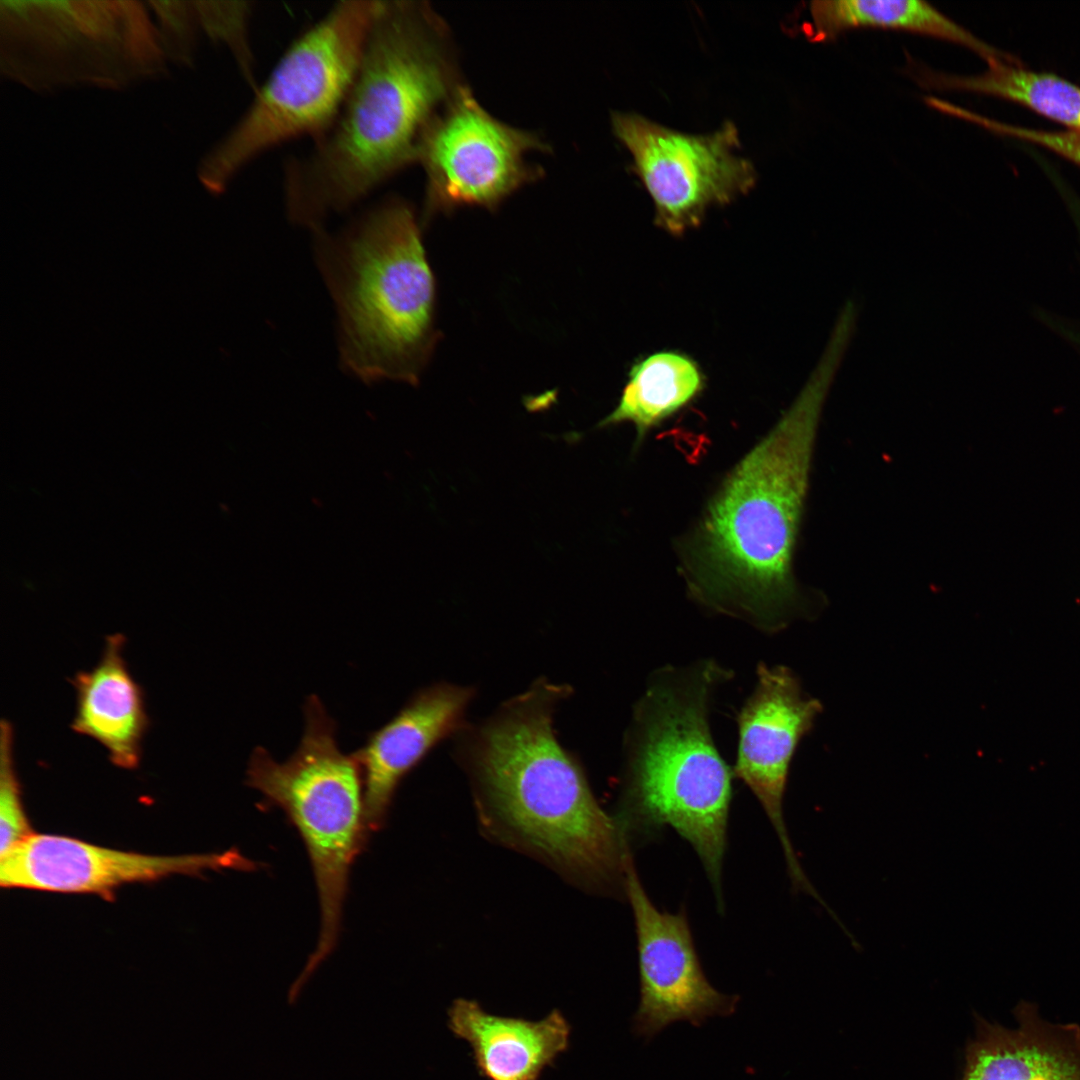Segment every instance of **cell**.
I'll return each mask as SVG.
<instances>
[{"mask_svg":"<svg viewBox=\"0 0 1080 1080\" xmlns=\"http://www.w3.org/2000/svg\"><path fill=\"white\" fill-rule=\"evenodd\" d=\"M473 689L441 682L419 690L353 752L364 778L370 832L386 822L403 779L444 738L464 727Z\"/></svg>","mask_w":1080,"mask_h":1080,"instance_id":"obj_14","label":"cell"},{"mask_svg":"<svg viewBox=\"0 0 1080 1080\" xmlns=\"http://www.w3.org/2000/svg\"><path fill=\"white\" fill-rule=\"evenodd\" d=\"M444 25L424 2L380 1L360 65L330 127L287 160V216L316 231L416 161L419 140L461 85Z\"/></svg>","mask_w":1080,"mask_h":1080,"instance_id":"obj_2","label":"cell"},{"mask_svg":"<svg viewBox=\"0 0 1080 1080\" xmlns=\"http://www.w3.org/2000/svg\"><path fill=\"white\" fill-rule=\"evenodd\" d=\"M536 150L549 147L536 134L494 118L460 85L418 143L415 162L426 175L421 224L461 206L495 209L540 176L539 168L526 161Z\"/></svg>","mask_w":1080,"mask_h":1080,"instance_id":"obj_9","label":"cell"},{"mask_svg":"<svg viewBox=\"0 0 1080 1080\" xmlns=\"http://www.w3.org/2000/svg\"><path fill=\"white\" fill-rule=\"evenodd\" d=\"M226 869L252 871L257 863L237 849L159 856L102 847L68 836L33 833L0 856L3 888L111 895L129 883Z\"/></svg>","mask_w":1080,"mask_h":1080,"instance_id":"obj_12","label":"cell"},{"mask_svg":"<svg viewBox=\"0 0 1080 1080\" xmlns=\"http://www.w3.org/2000/svg\"><path fill=\"white\" fill-rule=\"evenodd\" d=\"M910 64L911 77L926 89L958 90L1002 98L1023 105L1049 120L1080 131V86L1052 73L1005 61L988 65L977 75L959 76Z\"/></svg>","mask_w":1080,"mask_h":1080,"instance_id":"obj_19","label":"cell"},{"mask_svg":"<svg viewBox=\"0 0 1080 1080\" xmlns=\"http://www.w3.org/2000/svg\"><path fill=\"white\" fill-rule=\"evenodd\" d=\"M141 1H0V71L40 94L127 89L168 73Z\"/></svg>","mask_w":1080,"mask_h":1080,"instance_id":"obj_7","label":"cell"},{"mask_svg":"<svg viewBox=\"0 0 1080 1080\" xmlns=\"http://www.w3.org/2000/svg\"><path fill=\"white\" fill-rule=\"evenodd\" d=\"M304 718L302 738L290 757L278 762L256 747L245 781L260 792L263 806L282 810L298 831L316 882L320 932L291 986L296 994L338 943L350 872L370 832L363 772L353 753L341 751L337 723L316 695L306 699Z\"/></svg>","mask_w":1080,"mask_h":1080,"instance_id":"obj_6","label":"cell"},{"mask_svg":"<svg viewBox=\"0 0 1080 1080\" xmlns=\"http://www.w3.org/2000/svg\"><path fill=\"white\" fill-rule=\"evenodd\" d=\"M1069 207H1070V210L1072 212V215H1073L1075 224L1077 226L1078 232L1080 234V202L1077 201L1076 199H1070L1069 200Z\"/></svg>","mask_w":1080,"mask_h":1080,"instance_id":"obj_25","label":"cell"},{"mask_svg":"<svg viewBox=\"0 0 1080 1080\" xmlns=\"http://www.w3.org/2000/svg\"><path fill=\"white\" fill-rule=\"evenodd\" d=\"M843 358L824 349L790 407L725 474L676 542L691 600L777 633L802 616L793 572L817 428Z\"/></svg>","mask_w":1080,"mask_h":1080,"instance_id":"obj_1","label":"cell"},{"mask_svg":"<svg viewBox=\"0 0 1080 1080\" xmlns=\"http://www.w3.org/2000/svg\"><path fill=\"white\" fill-rule=\"evenodd\" d=\"M1015 1027L980 1019L965 1053L962 1080H1080V1026L1052 1023L1021 1001Z\"/></svg>","mask_w":1080,"mask_h":1080,"instance_id":"obj_15","label":"cell"},{"mask_svg":"<svg viewBox=\"0 0 1080 1080\" xmlns=\"http://www.w3.org/2000/svg\"><path fill=\"white\" fill-rule=\"evenodd\" d=\"M732 671L714 659L652 672L632 707L623 741L622 829L673 827L701 859L722 906L733 770L710 728L718 688Z\"/></svg>","mask_w":1080,"mask_h":1080,"instance_id":"obj_4","label":"cell"},{"mask_svg":"<svg viewBox=\"0 0 1080 1080\" xmlns=\"http://www.w3.org/2000/svg\"><path fill=\"white\" fill-rule=\"evenodd\" d=\"M380 0L335 3L279 58L246 111L201 158L197 177L223 193L256 158L287 141L324 133L356 76Z\"/></svg>","mask_w":1080,"mask_h":1080,"instance_id":"obj_8","label":"cell"},{"mask_svg":"<svg viewBox=\"0 0 1080 1080\" xmlns=\"http://www.w3.org/2000/svg\"><path fill=\"white\" fill-rule=\"evenodd\" d=\"M757 681L737 715L738 749L733 774L756 796L781 843L795 890L821 899L806 877L788 835L783 800L794 753L822 712L787 666L759 663Z\"/></svg>","mask_w":1080,"mask_h":1080,"instance_id":"obj_11","label":"cell"},{"mask_svg":"<svg viewBox=\"0 0 1080 1080\" xmlns=\"http://www.w3.org/2000/svg\"><path fill=\"white\" fill-rule=\"evenodd\" d=\"M125 642L121 633L107 636L98 663L73 677L76 710L71 728L102 745L112 764L131 770L141 761L149 719L143 690L123 656Z\"/></svg>","mask_w":1080,"mask_h":1080,"instance_id":"obj_17","label":"cell"},{"mask_svg":"<svg viewBox=\"0 0 1080 1080\" xmlns=\"http://www.w3.org/2000/svg\"><path fill=\"white\" fill-rule=\"evenodd\" d=\"M967 120L994 133L1039 145L1080 167V131H1050L999 122L970 112Z\"/></svg>","mask_w":1080,"mask_h":1080,"instance_id":"obj_24","label":"cell"},{"mask_svg":"<svg viewBox=\"0 0 1080 1080\" xmlns=\"http://www.w3.org/2000/svg\"><path fill=\"white\" fill-rule=\"evenodd\" d=\"M202 33L228 49L244 79L255 90V58L250 26L253 8L248 1L194 0Z\"/></svg>","mask_w":1080,"mask_h":1080,"instance_id":"obj_21","label":"cell"},{"mask_svg":"<svg viewBox=\"0 0 1080 1080\" xmlns=\"http://www.w3.org/2000/svg\"><path fill=\"white\" fill-rule=\"evenodd\" d=\"M313 233L336 306L343 366L365 383L416 385L440 333L435 278L414 209L388 196L335 234Z\"/></svg>","mask_w":1080,"mask_h":1080,"instance_id":"obj_5","label":"cell"},{"mask_svg":"<svg viewBox=\"0 0 1080 1080\" xmlns=\"http://www.w3.org/2000/svg\"><path fill=\"white\" fill-rule=\"evenodd\" d=\"M624 891L631 904L638 943L640 1001L634 1031L651 1037L677 1021L699 1026L711 1016L734 1013L738 996L715 989L706 978L686 913L658 910L647 896L630 851Z\"/></svg>","mask_w":1080,"mask_h":1080,"instance_id":"obj_13","label":"cell"},{"mask_svg":"<svg viewBox=\"0 0 1080 1080\" xmlns=\"http://www.w3.org/2000/svg\"><path fill=\"white\" fill-rule=\"evenodd\" d=\"M161 50L167 61L192 68L202 33L194 0H150Z\"/></svg>","mask_w":1080,"mask_h":1080,"instance_id":"obj_22","label":"cell"},{"mask_svg":"<svg viewBox=\"0 0 1080 1080\" xmlns=\"http://www.w3.org/2000/svg\"><path fill=\"white\" fill-rule=\"evenodd\" d=\"M808 35L827 41L858 28L898 30L961 45L988 65L1018 59L981 40L931 4L918 0H826L809 4Z\"/></svg>","mask_w":1080,"mask_h":1080,"instance_id":"obj_18","label":"cell"},{"mask_svg":"<svg viewBox=\"0 0 1080 1080\" xmlns=\"http://www.w3.org/2000/svg\"><path fill=\"white\" fill-rule=\"evenodd\" d=\"M448 1028L472 1049L480 1076L488 1080H539L569 1047L571 1026L557 1010L531 1021L486 1012L459 998L448 1009Z\"/></svg>","mask_w":1080,"mask_h":1080,"instance_id":"obj_16","label":"cell"},{"mask_svg":"<svg viewBox=\"0 0 1080 1080\" xmlns=\"http://www.w3.org/2000/svg\"><path fill=\"white\" fill-rule=\"evenodd\" d=\"M615 136L633 159L655 207V223L673 235L699 225L710 205L749 192L757 175L734 153L739 135L732 122L704 135L675 131L636 113L614 112Z\"/></svg>","mask_w":1080,"mask_h":1080,"instance_id":"obj_10","label":"cell"},{"mask_svg":"<svg viewBox=\"0 0 1080 1080\" xmlns=\"http://www.w3.org/2000/svg\"><path fill=\"white\" fill-rule=\"evenodd\" d=\"M703 387L693 359L674 351L654 353L631 367L618 404L596 428L631 423L639 446L650 430L688 405Z\"/></svg>","mask_w":1080,"mask_h":1080,"instance_id":"obj_20","label":"cell"},{"mask_svg":"<svg viewBox=\"0 0 1080 1080\" xmlns=\"http://www.w3.org/2000/svg\"><path fill=\"white\" fill-rule=\"evenodd\" d=\"M14 761V732L5 719L0 725V856L31 836Z\"/></svg>","mask_w":1080,"mask_h":1080,"instance_id":"obj_23","label":"cell"},{"mask_svg":"<svg viewBox=\"0 0 1080 1080\" xmlns=\"http://www.w3.org/2000/svg\"><path fill=\"white\" fill-rule=\"evenodd\" d=\"M569 690L537 680L488 720L463 727L457 758L482 817L500 835L586 887L618 890L629 851L625 833L553 727Z\"/></svg>","mask_w":1080,"mask_h":1080,"instance_id":"obj_3","label":"cell"}]
</instances>
